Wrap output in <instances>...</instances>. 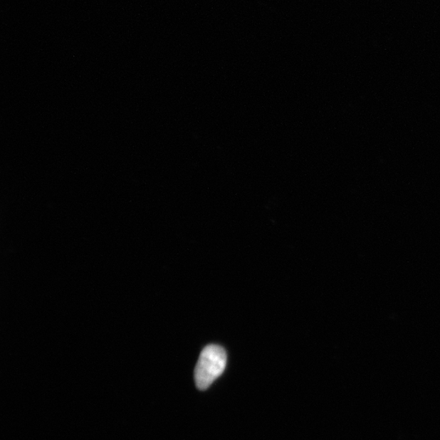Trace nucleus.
Listing matches in <instances>:
<instances>
[{
    "mask_svg": "<svg viewBox=\"0 0 440 440\" xmlns=\"http://www.w3.org/2000/svg\"><path fill=\"white\" fill-rule=\"evenodd\" d=\"M227 354L220 346L209 345L202 350L195 368V382L199 390H206L224 373Z\"/></svg>",
    "mask_w": 440,
    "mask_h": 440,
    "instance_id": "nucleus-1",
    "label": "nucleus"
}]
</instances>
